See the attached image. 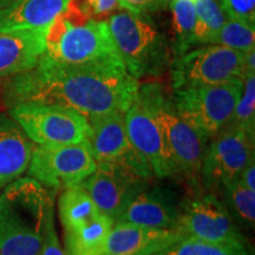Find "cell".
Masks as SVG:
<instances>
[{
  "label": "cell",
  "instance_id": "cell-15",
  "mask_svg": "<svg viewBox=\"0 0 255 255\" xmlns=\"http://www.w3.org/2000/svg\"><path fill=\"white\" fill-rule=\"evenodd\" d=\"M145 181L122 169L97 167L79 186L87 191L98 209L115 223L130 201L145 189Z\"/></svg>",
  "mask_w": 255,
  "mask_h": 255
},
{
  "label": "cell",
  "instance_id": "cell-7",
  "mask_svg": "<svg viewBox=\"0 0 255 255\" xmlns=\"http://www.w3.org/2000/svg\"><path fill=\"white\" fill-rule=\"evenodd\" d=\"M12 120L37 145H68L87 142L90 124L87 116L71 108L55 104L11 105Z\"/></svg>",
  "mask_w": 255,
  "mask_h": 255
},
{
  "label": "cell",
  "instance_id": "cell-25",
  "mask_svg": "<svg viewBox=\"0 0 255 255\" xmlns=\"http://www.w3.org/2000/svg\"><path fill=\"white\" fill-rule=\"evenodd\" d=\"M226 199L232 212L247 225L254 226L255 222V190H251L240 178L237 177L226 184Z\"/></svg>",
  "mask_w": 255,
  "mask_h": 255
},
{
  "label": "cell",
  "instance_id": "cell-4",
  "mask_svg": "<svg viewBox=\"0 0 255 255\" xmlns=\"http://www.w3.org/2000/svg\"><path fill=\"white\" fill-rule=\"evenodd\" d=\"M108 25L115 46L131 77L138 81L163 75L170 65L168 41L150 15L124 9L111 15Z\"/></svg>",
  "mask_w": 255,
  "mask_h": 255
},
{
  "label": "cell",
  "instance_id": "cell-14",
  "mask_svg": "<svg viewBox=\"0 0 255 255\" xmlns=\"http://www.w3.org/2000/svg\"><path fill=\"white\" fill-rule=\"evenodd\" d=\"M124 122L130 141L150 165L152 174L157 177L181 174L158 124L136 96L124 113Z\"/></svg>",
  "mask_w": 255,
  "mask_h": 255
},
{
  "label": "cell",
  "instance_id": "cell-27",
  "mask_svg": "<svg viewBox=\"0 0 255 255\" xmlns=\"http://www.w3.org/2000/svg\"><path fill=\"white\" fill-rule=\"evenodd\" d=\"M228 19L255 25V0H219Z\"/></svg>",
  "mask_w": 255,
  "mask_h": 255
},
{
  "label": "cell",
  "instance_id": "cell-31",
  "mask_svg": "<svg viewBox=\"0 0 255 255\" xmlns=\"http://www.w3.org/2000/svg\"><path fill=\"white\" fill-rule=\"evenodd\" d=\"M239 178L242 183L251 190H255V159H251L250 163L242 169L239 175Z\"/></svg>",
  "mask_w": 255,
  "mask_h": 255
},
{
  "label": "cell",
  "instance_id": "cell-5",
  "mask_svg": "<svg viewBox=\"0 0 255 255\" xmlns=\"http://www.w3.org/2000/svg\"><path fill=\"white\" fill-rule=\"evenodd\" d=\"M136 97L152 115L180 168L181 174L195 183L208 139L180 116L163 85L156 82L138 85Z\"/></svg>",
  "mask_w": 255,
  "mask_h": 255
},
{
  "label": "cell",
  "instance_id": "cell-10",
  "mask_svg": "<svg viewBox=\"0 0 255 255\" xmlns=\"http://www.w3.org/2000/svg\"><path fill=\"white\" fill-rule=\"evenodd\" d=\"M90 135L88 143L97 167L119 168L136 176L151 177L152 170L128 136L124 113L88 117Z\"/></svg>",
  "mask_w": 255,
  "mask_h": 255
},
{
  "label": "cell",
  "instance_id": "cell-20",
  "mask_svg": "<svg viewBox=\"0 0 255 255\" xmlns=\"http://www.w3.org/2000/svg\"><path fill=\"white\" fill-rule=\"evenodd\" d=\"M72 0H21L0 11V32L46 28Z\"/></svg>",
  "mask_w": 255,
  "mask_h": 255
},
{
  "label": "cell",
  "instance_id": "cell-18",
  "mask_svg": "<svg viewBox=\"0 0 255 255\" xmlns=\"http://www.w3.org/2000/svg\"><path fill=\"white\" fill-rule=\"evenodd\" d=\"M178 215L180 210L164 191L145 188L130 201L119 221L149 228L175 229Z\"/></svg>",
  "mask_w": 255,
  "mask_h": 255
},
{
  "label": "cell",
  "instance_id": "cell-9",
  "mask_svg": "<svg viewBox=\"0 0 255 255\" xmlns=\"http://www.w3.org/2000/svg\"><path fill=\"white\" fill-rule=\"evenodd\" d=\"M246 52L210 44L183 55L170 62L173 90L214 85L241 78L244 75Z\"/></svg>",
  "mask_w": 255,
  "mask_h": 255
},
{
  "label": "cell",
  "instance_id": "cell-23",
  "mask_svg": "<svg viewBox=\"0 0 255 255\" xmlns=\"http://www.w3.org/2000/svg\"><path fill=\"white\" fill-rule=\"evenodd\" d=\"M242 91L235 105L231 123L255 133V72L242 75Z\"/></svg>",
  "mask_w": 255,
  "mask_h": 255
},
{
  "label": "cell",
  "instance_id": "cell-17",
  "mask_svg": "<svg viewBox=\"0 0 255 255\" xmlns=\"http://www.w3.org/2000/svg\"><path fill=\"white\" fill-rule=\"evenodd\" d=\"M46 30L0 32V78L13 77L37 65L45 53Z\"/></svg>",
  "mask_w": 255,
  "mask_h": 255
},
{
  "label": "cell",
  "instance_id": "cell-19",
  "mask_svg": "<svg viewBox=\"0 0 255 255\" xmlns=\"http://www.w3.org/2000/svg\"><path fill=\"white\" fill-rule=\"evenodd\" d=\"M31 139L13 120L0 119V191L27 170Z\"/></svg>",
  "mask_w": 255,
  "mask_h": 255
},
{
  "label": "cell",
  "instance_id": "cell-6",
  "mask_svg": "<svg viewBox=\"0 0 255 255\" xmlns=\"http://www.w3.org/2000/svg\"><path fill=\"white\" fill-rule=\"evenodd\" d=\"M58 214L66 255H102L114 221L98 209L79 184L63 190Z\"/></svg>",
  "mask_w": 255,
  "mask_h": 255
},
{
  "label": "cell",
  "instance_id": "cell-1",
  "mask_svg": "<svg viewBox=\"0 0 255 255\" xmlns=\"http://www.w3.org/2000/svg\"><path fill=\"white\" fill-rule=\"evenodd\" d=\"M138 85L124 64L66 65L43 55L34 68L9 77L4 85V98L8 107L55 104L91 117L126 113Z\"/></svg>",
  "mask_w": 255,
  "mask_h": 255
},
{
  "label": "cell",
  "instance_id": "cell-28",
  "mask_svg": "<svg viewBox=\"0 0 255 255\" xmlns=\"http://www.w3.org/2000/svg\"><path fill=\"white\" fill-rule=\"evenodd\" d=\"M167 0H119L120 7L136 14L150 15L163 7Z\"/></svg>",
  "mask_w": 255,
  "mask_h": 255
},
{
  "label": "cell",
  "instance_id": "cell-11",
  "mask_svg": "<svg viewBox=\"0 0 255 255\" xmlns=\"http://www.w3.org/2000/svg\"><path fill=\"white\" fill-rule=\"evenodd\" d=\"M97 168L89 143L36 145L32 149L28 176L52 190L68 189L87 180Z\"/></svg>",
  "mask_w": 255,
  "mask_h": 255
},
{
  "label": "cell",
  "instance_id": "cell-33",
  "mask_svg": "<svg viewBox=\"0 0 255 255\" xmlns=\"http://www.w3.org/2000/svg\"><path fill=\"white\" fill-rule=\"evenodd\" d=\"M138 255H163V252H151V253H144Z\"/></svg>",
  "mask_w": 255,
  "mask_h": 255
},
{
  "label": "cell",
  "instance_id": "cell-2",
  "mask_svg": "<svg viewBox=\"0 0 255 255\" xmlns=\"http://www.w3.org/2000/svg\"><path fill=\"white\" fill-rule=\"evenodd\" d=\"M53 199L30 176L0 191V255H40Z\"/></svg>",
  "mask_w": 255,
  "mask_h": 255
},
{
  "label": "cell",
  "instance_id": "cell-26",
  "mask_svg": "<svg viewBox=\"0 0 255 255\" xmlns=\"http://www.w3.org/2000/svg\"><path fill=\"white\" fill-rule=\"evenodd\" d=\"M163 255H251L246 248H238L226 245L182 238L163 251Z\"/></svg>",
  "mask_w": 255,
  "mask_h": 255
},
{
  "label": "cell",
  "instance_id": "cell-24",
  "mask_svg": "<svg viewBox=\"0 0 255 255\" xmlns=\"http://www.w3.org/2000/svg\"><path fill=\"white\" fill-rule=\"evenodd\" d=\"M213 44L247 52L255 49V25L228 19L216 34Z\"/></svg>",
  "mask_w": 255,
  "mask_h": 255
},
{
  "label": "cell",
  "instance_id": "cell-29",
  "mask_svg": "<svg viewBox=\"0 0 255 255\" xmlns=\"http://www.w3.org/2000/svg\"><path fill=\"white\" fill-rule=\"evenodd\" d=\"M40 255H66V252L60 245L58 235H57L53 218H51L49 223H47Z\"/></svg>",
  "mask_w": 255,
  "mask_h": 255
},
{
  "label": "cell",
  "instance_id": "cell-30",
  "mask_svg": "<svg viewBox=\"0 0 255 255\" xmlns=\"http://www.w3.org/2000/svg\"><path fill=\"white\" fill-rule=\"evenodd\" d=\"M83 9L90 17L109 14L119 7V0H79Z\"/></svg>",
  "mask_w": 255,
  "mask_h": 255
},
{
  "label": "cell",
  "instance_id": "cell-12",
  "mask_svg": "<svg viewBox=\"0 0 255 255\" xmlns=\"http://www.w3.org/2000/svg\"><path fill=\"white\" fill-rule=\"evenodd\" d=\"M254 133L240 127L227 126L209 139L200 176L207 187H225L239 175L254 155Z\"/></svg>",
  "mask_w": 255,
  "mask_h": 255
},
{
  "label": "cell",
  "instance_id": "cell-8",
  "mask_svg": "<svg viewBox=\"0 0 255 255\" xmlns=\"http://www.w3.org/2000/svg\"><path fill=\"white\" fill-rule=\"evenodd\" d=\"M242 91V78L214 85L174 91V104L180 116L207 139L231 123Z\"/></svg>",
  "mask_w": 255,
  "mask_h": 255
},
{
  "label": "cell",
  "instance_id": "cell-13",
  "mask_svg": "<svg viewBox=\"0 0 255 255\" xmlns=\"http://www.w3.org/2000/svg\"><path fill=\"white\" fill-rule=\"evenodd\" d=\"M175 231L182 238L246 248V241L233 223L228 209L212 194L193 199L183 205Z\"/></svg>",
  "mask_w": 255,
  "mask_h": 255
},
{
  "label": "cell",
  "instance_id": "cell-16",
  "mask_svg": "<svg viewBox=\"0 0 255 255\" xmlns=\"http://www.w3.org/2000/svg\"><path fill=\"white\" fill-rule=\"evenodd\" d=\"M182 239L175 229L149 228L135 223L115 222L102 255H138L163 252Z\"/></svg>",
  "mask_w": 255,
  "mask_h": 255
},
{
  "label": "cell",
  "instance_id": "cell-21",
  "mask_svg": "<svg viewBox=\"0 0 255 255\" xmlns=\"http://www.w3.org/2000/svg\"><path fill=\"white\" fill-rule=\"evenodd\" d=\"M171 23L175 34L174 53L175 57L189 51L194 44L196 14L194 2L191 0H171Z\"/></svg>",
  "mask_w": 255,
  "mask_h": 255
},
{
  "label": "cell",
  "instance_id": "cell-3",
  "mask_svg": "<svg viewBox=\"0 0 255 255\" xmlns=\"http://www.w3.org/2000/svg\"><path fill=\"white\" fill-rule=\"evenodd\" d=\"M46 57L66 65L123 64L108 21L96 20L72 0L47 26Z\"/></svg>",
  "mask_w": 255,
  "mask_h": 255
},
{
  "label": "cell",
  "instance_id": "cell-34",
  "mask_svg": "<svg viewBox=\"0 0 255 255\" xmlns=\"http://www.w3.org/2000/svg\"><path fill=\"white\" fill-rule=\"evenodd\" d=\"M191 1H194V0H191Z\"/></svg>",
  "mask_w": 255,
  "mask_h": 255
},
{
  "label": "cell",
  "instance_id": "cell-22",
  "mask_svg": "<svg viewBox=\"0 0 255 255\" xmlns=\"http://www.w3.org/2000/svg\"><path fill=\"white\" fill-rule=\"evenodd\" d=\"M196 14L194 44H213L226 21V15L216 0H194Z\"/></svg>",
  "mask_w": 255,
  "mask_h": 255
},
{
  "label": "cell",
  "instance_id": "cell-32",
  "mask_svg": "<svg viewBox=\"0 0 255 255\" xmlns=\"http://www.w3.org/2000/svg\"><path fill=\"white\" fill-rule=\"evenodd\" d=\"M19 1H21V0H0V11L9 7V6L17 4Z\"/></svg>",
  "mask_w": 255,
  "mask_h": 255
}]
</instances>
